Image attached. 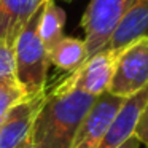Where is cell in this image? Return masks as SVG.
<instances>
[{"label": "cell", "instance_id": "7a4b0ae2", "mask_svg": "<svg viewBox=\"0 0 148 148\" xmlns=\"http://www.w3.org/2000/svg\"><path fill=\"white\" fill-rule=\"evenodd\" d=\"M45 3L27 21L14 42V77L26 97L45 91L49 59L38 32Z\"/></svg>", "mask_w": 148, "mask_h": 148}, {"label": "cell", "instance_id": "7c38bea8", "mask_svg": "<svg viewBox=\"0 0 148 148\" xmlns=\"http://www.w3.org/2000/svg\"><path fill=\"white\" fill-rule=\"evenodd\" d=\"M65 26V13L59 5H56L54 0H48L45 3L42 13V19H40L38 32L40 38H42L43 45H45L46 51L49 53V49L54 45H58L62 40V30Z\"/></svg>", "mask_w": 148, "mask_h": 148}, {"label": "cell", "instance_id": "8992f818", "mask_svg": "<svg viewBox=\"0 0 148 148\" xmlns=\"http://www.w3.org/2000/svg\"><path fill=\"white\" fill-rule=\"evenodd\" d=\"M116 56L118 54L110 51H100L88 58L77 70L72 72L70 77L59 84L58 89H80L94 97H99L108 89Z\"/></svg>", "mask_w": 148, "mask_h": 148}, {"label": "cell", "instance_id": "2e32d148", "mask_svg": "<svg viewBox=\"0 0 148 148\" xmlns=\"http://www.w3.org/2000/svg\"><path fill=\"white\" fill-rule=\"evenodd\" d=\"M140 147V140L137 138V135H131V137L127 138V140H124L119 147H116V148H138Z\"/></svg>", "mask_w": 148, "mask_h": 148}, {"label": "cell", "instance_id": "ba28073f", "mask_svg": "<svg viewBox=\"0 0 148 148\" xmlns=\"http://www.w3.org/2000/svg\"><path fill=\"white\" fill-rule=\"evenodd\" d=\"M148 100V86L140 89L138 92L126 97L121 103L119 110L116 112L115 118L112 119L99 148H116L127 140L131 135H134L135 126L138 123L142 112L145 108V103Z\"/></svg>", "mask_w": 148, "mask_h": 148}, {"label": "cell", "instance_id": "30bf717a", "mask_svg": "<svg viewBox=\"0 0 148 148\" xmlns=\"http://www.w3.org/2000/svg\"><path fill=\"white\" fill-rule=\"evenodd\" d=\"M46 0H0V43L14 48L27 21Z\"/></svg>", "mask_w": 148, "mask_h": 148}, {"label": "cell", "instance_id": "5bb4252c", "mask_svg": "<svg viewBox=\"0 0 148 148\" xmlns=\"http://www.w3.org/2000/svg\"><path fill=\"white\" fill-rule=\"evenodd\" d=\"M16 81L14 77V48L0 43V83Z\"/></svg>", "mask_w": 148, "mask_h": 148}, {"label": "cell", "instance_id": "e0dca14e", "mask_svg": "<svg viewBox=\"0 0 148 148\" xmlns=\"http://www.w3.org/2000/svg\"><path fill=\"white\" fill-rule=\"evenodd\" d=\"M18 148H34V147H32V140L29 138V140H26L23 145H21V147H18Z\"/></svg>", "mask_w": 148, "mask_h": 148}, {"label": "cell", "instance_id": "3957f363", "mask_svg": "<svg viewBox=\"0 0 148 148\" xmlns=\"http://www.w3.org/2000/svg\"><path fill=\"white\" fill-rule=\"evenodd\" d=\"M134 3L135 0H89L81 18L88 58L102 51L119 19Z\"/></svg>", "mask_w": 148, "mask_h": 148}, {"label": "cell", "instance_id": "5b68a950", "mask_svg": "<svg viewBox=\"0 0 148 148\" xmlns=\"http://www.w3.org/2000/svg\"><path fill=\"white\" fill-rule=\"evenodd\" d=\"M46 99L45 91L16 102L0 121V148H18L30 138L37 115Z\"/></svg>", "mask_w": 148, "mask_h": 148}, {"label": "cell", "instance_id": "9c48e42d", "mask_svg": "<svg viewBox=\"0 0 148 148\" xmlns=\"http://www.w3.org/2000/svg\"><path fill=\"white\" fill-rule=\"evenodd\" d=\"M148 37V0H135L110 35L102 51L119 54L126 46Z\"/></svg>", "mask_w": 148, "mask_h": 148}, {"label": "cell", "instance_id": "4fadbf2b", "mask_svg": "<svg viewBox=\"0 0 148 148\" xmlns=\"http://www.w3.org/2000/svg\"><path fill=\"white\" fill-rule=\"evenodd\" d=\"M24 97L26 96L16 81H2L0 83V121L8 112V108H11Z\"/></svg>", "mask_w": 148, "mask_h": 148}, {"label": "cell", "instance_id": "52a82bcc", "mask_svg": "<svg viewBox=\"0 0 148 148\" xmlns=\"http://www.w3.org/2000/svg\"><path fill=\"white\" fill-rule=\"evenodd\" d=\"M126 97H118L105 91L96 99L83 118L70 148H99L107 129Z\"/></svg>", "mask_w": 148, "mask_h": 148}, {"label": "cell", "instance_id": "9a60e30c", "mask_svg": "<svg viewBox=\"0 0 148 148\" xmlns=\"http://www.w3.org/2000/svg\"><path fill=\"white\" fill-rule=\"evenodd\" d=\"M135 135L140 140V143H143L145 147L148 148V100L145 103V108L142 112L140 118H138V123L135 126Z\"/></svg>", "mask_w": 148, "mask_h": 148}, {"label": "cell", "instance_id": "277c9868", "mask_svg": "<svg viewBox=\"0 0 148 148\" xmlns=\"http://www.w3.org/2000/svg\"><path fill=\"white\" fill-rule=\"evenodd\" d=\"M148 86V37L126 46L115 61L108 92L129 97Z\"/></svg>", "mask_w": 148, "mask_h": 148}, {"label": "cell", "instance_id": "8fae6325", "mask_svg": "<svg viewBox=\"0 0 148 148\" xmlns=\"http://www.w3.org/2000/svg\"><path fill=\"white\" fill-rule=\"evenodd\" d=\"M48 59L49 64L61 70L75 72L88 59L84 42L73 37H62L61 42L49 49Z\"/></svg>", "mask_w": 148, "mask_h": 148}, {"label": "cell", "instance_id": "6da1fadb", "mask_svg": "<svg viewBox=\"0 0 148 148\" xmlns=\"http://www.w3.org/2000/svg\"><path fill=\"white\" fill-rule=\"evenodd\" d=\"M97 97L80 89L48 94L34 121L30 140L34 148H70L83 118Z\"/></svg>", "mask_w": 148, "mask_h": 148}]
</instances>
